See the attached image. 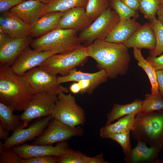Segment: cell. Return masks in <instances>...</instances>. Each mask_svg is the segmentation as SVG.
<instances>
[{
  "label": "cell",
  "mask_w": 163,
  "mask_h": 163,
  "mask_svg": "<svg viewBox=\"0 0 163 163\" xmlns=\"http://www.w3.org/2000/svg\"><path fill=\"white\" fill-rule=\"evenodd\" d=\"M89 157L68 147L66 153L58 157V163H88Z\"/></svg>",
  "instance_id": "33"
},
{
  "label": "cell",
  "mask_w": 163,
  "mask_h": 163,
  "mask_svg": "<svg viewBox=\"0 0 163 163\" xmlns=\"http://www.w3.org/2000/svg\"><path fill=\"white\" fill-rule=\"evenodd\" d=\"M34 94L45 93L58 96L61 92L67 93L68 89L57 83V75H53L38 66L24 75Z\"/></svg>",
  "instance_id": "10"
},
{
  "label": "cell",
  "mask_w": 163,
  "mask_h": 163,
  "mask_svg": "<svg viewBox=\"0 0 163 163\" xmlns=\"http://www.w3.org/2000/svg\"><path fill=\"white\" fill-rule=\"evenodd\" d=\"M141 26L134 18L120 20L113 28L105 40L124 44Z\"/></svg>",
  "instance_id": "19"
},
{
  "label": "cell",
  "mask_w": 163,
  "mask_h": 163,
  "mask_svg": "<svg viewBox=\"0 0 163 163\" xmlns=\"http://www.w3.org/2000/svg\"><path fill=\"white\" fill-rule=\"evenodd\" d=\"M57 100V96L48 93L34 94L20 115L23 127H26L33 119L52 115Z\"/></svg>",
  "instance_id": "8"
},
{
  "label": "cell",
  "mask_w": 163,
  "mask_h": 163,
  "mask_svg": "<svg viewBox=\"0 0 163 163\" xmlns=\"http://www.w3.org/2000/svg\"><path fill=\"white\" fill-rule=\"evenodd\" d=\"M128 48L146 49L153 51L156 45L154 31L150 23L141 25L124 44Z\"/></svg>",
  "instance_id": "18"
},
{
  "label": "cell",
  "mask_w": 163,
  "mask_h": 163,
  "mask_svg": "<svg viewBox=\"0 0 163 163\" xmlns=\"http://www.w3.org/2000/svg\"><path fill=\"white\" fill-rule=\"evenodd\" d=\"M131 134L137 142L150 147L163 146V109L136 116Z\"/></svg>",
  "instance_id": "3"
},
{
  "label": "cell",
  "mask_w": 163,
  "mask_h": 163,
  "mask_svg": "<svg viewBox=\"0 0 163 163\" xmlns=\"http://www.w3.org/2000/svg\"><path fill=\"white\" fill-rule=\"evenodd\" d=\"M110 7L118 15L120 20H125L131 18L135 19L139 16L138 11H135L129 8L121 0H110Z\"/></svg>",
  "instance_id": "30"
},
{
  "label": "cell",
  "mask_w": 163,
  "mask_h": 163,
  "mask_svg": "<svg viewBox=\"0 0 163 163\" xmlns=\"http://www.w3.org/2000/svg\"><path fill=\"white\" fill-rule=\"evenodd\" d=\"M66 142L57 143L55 146L52 145H29L23 144L11 148L19 156L23 159L41 156L60 157L66 153L68 147Z\"/></svg>",
  "instance_id": "14"
},
{
  "label": "cell",
  "mask_w": 163,
  "mask_h": 163,
  "mask_svg": "<svg viewBox=\"0 0 163 163\" xmlns=\"http://www.w3.org/2000/svg\"><path fill=\"white\" fill-rule=\"evenodd\" d=\"M33 40L30 35L20 39H12L0 33V65L11 66L22 51Z\"/></svg>",
  "instance_id": "12"
},
{
  "label": "cell",
  "mask_w": 163,
  "mask_h": 163,
  "mask_svg": "<svg viewBox=\"0 0 163 163\" xmlns=\"http://www.w3.org/2000/svg\"><path fill=\"white\" fill-rule=\"evenodd\" d=\"M88 0H51L46 5L43 15L50 12H63L69 9L78 7L85 8Z\"/></svg>",
  "instance_id": "26"
},
{
  "label": "cell",
  "mask_w": 163,
  "mask_h": 163,
  "mask_svg": "<svg viewBox=\"0 0 163 163\" xmlns=\"http://www.w3.org/2000/svg\"><path fill=\"white\" fill-rule=\"evenodd\" d=\"M58 157L41 156L27 159L23 158L21 163H58Z\"/></svg>",
  "instance_id": "36"
},
{
  "label": "cell",
  "mask_w": 163,
  "mask_h": 163,
  "mask_svg": "<svg viewBox=\"0 0 163 163\" xmlns=\"http://www.w3.org/2000/svg\"><path fill=\"white\" fill-rule=\"evenodd\" d=\"M93 21L87 15L85 8L75 7L63 12L57 28L81 32Z\"/></svg>",
  "instance_id": "16"
},
{
  "label": "cell",
  "mask_w": 163,
  "mask_h": 163,
  "mask_svg": "<svg viewBox=\"0 0 163 163\" xmlns=\"http://www.w3.org/2000/svg\"><path fill=\"white\" fill-rule=\"evenodd\" d=\"M55 54L51 51H37L29 46L19 54L10 67L15 73L24 75L30 69L38 66L50 56Z\"/></svg>",
  "instance_id": "13"
},
{
  "label": "cell",
  "mask_w": 163,
  "mask_h": 163,
  "mask_svg": "<svg viewBox=\"0 0 163 163\" xmlns=\"http://www.w3.org/2000/svg\"><path fill=\"white\" fill-rule=\"evenodd\" d=\"M34 94L24 75L14 72L10 66L0 65V102L14 111L24 110Z\"/></svg>",
  "instance_id": "2"
},
{
  "label": "cell",
  "mask_w": 163,
  "mask_h": 163,
  "mask_svg": "<svg viewBox=\"0 0 163 163\" xmlns=\"http://www.w3.org/2000/svg\"><path fill=\"white\" fill-rule=\"evenodd\" d=\"M69 90L73 94H77L81 92V88L78 82H75L69 87Z\"/></svg>",
  "instance_id": "42"
},
{
  "label": "cell",
  "mask_w": 163,
  "mask_h": 163,
  "mask_svg": "<svg viewBox=\"0 0 163 163\" xmlns=\"http://www.w3.org/2000/svg\"><path fill=\"white\" fill-rule=\"evenodd\" d=\"M84 46L65 54H55L50 56L38 67L51 74L65 76L78 66L83 65L88 57Z\"/></svg>",
  "instance_id": "5"
},
{
  "label": "cell",
  "mask_w": 163,
  "mask_h": 163,
  "mask_svg": "<svg viewBox=\"0 0 163 163\" xmlns=\"http://www.w3.org/2000/svg\"><path fill=\"white\" fill-rule=\"evenodd\" d=\"M53 118L52 115L43 117L30 125L28 127H23L20 124L13 131L7 139L5 141L3 145L5 149L10 148L31 140L40 136Z\"/></svg>",
  "instance_id": "11"
},
{
  "label": "cell",
  "mask_w": 163,
  "mask_h": 163,
  "mask_svg": "<svg viewBox=\"0 0 163 163\" xmlns=\"http://www.w3.org/2000/svg\"><path fill=\"white\" fill-rule=\"evenodd\" d=\"M52 116L53 118L68 126L74 127L83 126L86 122L83 109L76 103L71 94L61 92L57 96Z\"/></svg>",
  "instance_id": "6"
},
{
  "label": "cell",
  "mask_w": 163,
  "mask_h": 163,
  "mask_svg": "<svg viewBox=\"0 0 163 163\" xmlns=\"http://www.w3.org/2000/svg\"><path fill=\"white\" fill-rule=\"evenodd\" d=\"M154 31L156 39L154 50L150 52V55L157 56L163 53V24L156 18L149 21Z\"/></svg>",
  "instance_id": "31"
},
{
  "label": "cell",
  "mask_w": 163,
  "mask_h": 163,
  "mask_svg": "<svg viewBox=\"0 0 163 163\" xmlns=\"http://www.w3.org/2000/svg\"><path fill=\"white\" fill-rule=\"evenodd\" d=\"M108 78L107 74L103 70H99L93 73H89L78 71L75 68L67 76L58 77L57 82L58 84H61L70 82H78L82 80H88L92 82L95 89L101 84L106 82Z\"/></svg>",
  "instance_id": "21"
},
{
  "label": "cell",
  "mask_w": 163,
  "mask_h": 163,
  "mask_svg": "<svg viewBox=\"0 0 163 163\" xmlns=\"http://www.w3.org/2000/svg\"><path fill=\"white\" fill-rule=\"evenodd\" d=\"M24 0H0V13L9 11Z\"/></svg>",
  "instance_id": "37"
},
{
  "label": "cell",
  "mask_w": 163,
  "mask_h": 163,
  "mask_svg": "<svg viewBox=\"0 0 163 163\" xmlns=\"http://www.w3.org/2000/svg\"><path fill=\"white\" fill-rule=\"evenodd\" d=\"M146 60L155 71L163 70V54L158 57L150 55Z\"/></svg>",
  "instance_id": "38"
},
{
  "label": "cell",
  "mask_w": 163,
  "mask_h": 163,
  "mask_svg": "<svg viewBox=\"0 0 163 163\" xmlns=\"http://www.w3.org/2000/svg\"><path fill=\"white\" fill-rule=\"evenodd\" d=\"M161 0V1H163V0Z\"/></svg>",
  "instance_id": "46"
},
{
  "label": "cell",
  "mask_w": 163,
  "mask_h": 163,
  "mask_svg": "<svg viewBox=\"0 0 163 163\" xmlns=\"http://www.w3.org/2000/svg\"><path fill=\"white\" fill-rule=\"evenodd\" d=\"M139 10L145 18L150 21L156 18L160 0H139Z\"/></svg>",
  "instance_id": "32"
},
{
  "label": "cell",
  "mask_w": 163,
  "mask_h": 163,
  "mask_svg": "<svg viewBox=\"0 0 163 163\" xmlns=\"http://www.w3.org/2000/svg\"><path fill=\"white\" fill-rule=\"evenodd\" d=\"M39 1L45 4L48 3L51 0H35Z\"/></svg>",
  "instance_id": "45"
},
{
  "label": "cell",
  "mask_w": 163,
  "mask_h": 163,
  "mask_svg": "<svg viewBox=\"0 0 163 163\" xmlns=\"http://www.w3.org/2000/svg\"><path fill=\"white\" fill-rule=\"evenodd\" d=\"M84 133V130L81 127H71L53 118L43 133L32 144L52 145L66 142L73 137L81 136Z\"/></svg>",
  "instance_id": "9"
},
{
  "label": "cell",
  "mask_w": 163,
  "mask_h": 163,
  "mask_svg": "<svg viewBox=\"0 0 163 163\" xmlns=\"http://www.w3.org/2000/svg\"></svg>",
  "instance_id": "47"
},
{
  "label": "cell",
  "mask_w": 163,
  "mask_h": 163,
  "mask_svg": "<svg viewBox=\"0 0 163 163\" xmlns=\"http://www.w3.org/2000/svg\"><path fill=\"white\" fill-rule=\"evenodd\" d=\"M85 48L88 56L96 61L97 68L104 70L108 78L114 79L126 74L130 57L124 44L97 39Z\"/></svg>",
  "instance_id": "1"
},
{
  "label": "cell",
  "mask_w": 163,
  "mask_h": 163,
  "mask_svg": "<svg viewBox=\"0 0 163 163\" xmlns=\"http://www.w3.org/2000/svg\"><path fill=\"white\" fill-rule=\"evenodd\" d=\"M130 132L110 133L101 137L103 138L110 139L117 142L121 146L125 155H126L132 149L129 139Z\"/></svg>",
  "instance_id": "34"
},
{
  "label": "cell",
  "mask_w": 163,
  "mask_h": 163,
  "mask_svg": "<svg viewBox=\"0 0 163 163\" xmlns=\"http://www.w3.org/2000/svg\"><path fill=\"white\" fill-rule=\"evenodd\" d=\"M46 5L35 0H26L9 11L32 26L43 15Z\"/></svg>",
  "instance_id": "17"
},
{
  "label": "cell",
  "mask_w": 163,
  "mask_h": 163,
  "mask_svg": "<svg viewBox=\"0 0 163 163\" xmlns=\"http://www.w3.org/2000/svg\"><path fill=\"white\" fill-rule=\"evenodd\" d=\"M156 14L158 16V19L163 24V1L161 0Z\"/></svg>",
  "instance_id": "44"
},
{
  "label": "cell",
  "mask_w": 163,
  "mask_h": 163,
  "mask_svg": "<svg viewBox=\"0 0 163 163\" xmlns=\"http://www.w3.org/2000/svg\"><path fill=\"white\" fill-rule=\"evenodd\" d=\"M142 102L143 101L136 99L131 103L126 104H113L111 111L107 114L105 125H108L114 121L132 113L137 115L140 112Z\"/></svg>",
  "instance_id": "23"
},
{
  "label": "cell",
  "mask_w": 163,
  "mask_h": 163,
  "mask_svg": "<svg viewBox=\"0 0 163 163\" xmlns=\"http://www.w3.org/2000/svg\"><path fill=\"white\" fill-rule=\"evenodd\" d=\"M22 159L11 148L0 152V163H21Z\"/></svg>",
  "instance_id": "35"
},
{
  "label": "cell",
  "mask_w": 163,
  "mask_h": 163,
  "mask_svg": "<svg viewBox=\"0 0 163 163\" xmlns=\"http://www.w3.org/2000/svg\"><path fill=\"white\" fill-rule=\"evenodd\" d=\"M103 157L102 153L97 154L93 157H89L88 163H108Z\"/></svg>",
  "instance_id": "41"
},
{
  "label": "cell",
  "mask_w": 163,
  "mask_h": 163,
  "mask_svg": "<svg viewBox=\"0 0 163 163\" xmlns=\"http://www.w3.org/2000/svg\"><path fill=\"white\" fill-rule=\"evenodd\" d=\"M163 109V97L160 93L155 95L151 94L145 95L140 112H151Z\"/></svg>",
  "instance_id": "29"
},
{
  "label": "cell",
  "mask_w": 163,
  "mask_h": 163,
  "mask_svg": "<svg viewBox=\"0 0 163 163\" xmlns=\"http://www.w3.org/2000/svg\"><path fill=\"white\" fill-rule=\"evenodd\" d=\"M81 43L75 30L57 28L33 40L30 46L37 51H49L62 54L84 46Z\"/></svg>",
  "instance_id": "4"
},
{
  "label": "cell",
  "mask_w": 163,
  "mask_h": 163,
  "mask_svg": "<svg viewBox=\"0 0 163 163\" xmlns=\"http://www.w3.org/2000/svg\"><path fill=\"white\" fill-rule=\"evenodd\" d=\"M10 107L0 102V124L8 131H14L20 124V115H15Z\"/></svg>",
  "instance_id": "27"
},
{
  "label": "cell",
  "mask_w": 163,
  "mask_h": 163,
  "mask_svg": "<svg viewBox=\"0 0 163 163\" xmlns=\"http://www.w3.org/2000/svg\"><path fill=\"white\" fill-rule=\"evenodd\" d=\"M62 14L52 12L43 15L31 26V36L37 38L56 28Z\"/></svg>",
  "instance_id": "22"
},
{
  "label": "cell",
  "mask_w": 163,
  "mask_h": 163,
  "mask_svg": "<svg viewBox=\"0 0 163 163\" xmlns=\"http://www.w3.org/2000/svg\"><path fill=\"white\" fill-rule=\"evenodd\" d=\"M156 73L158 90L163 97V70L156 71Z\"/></svg>",
  "instance_id": "39"
},
{
  "label": "cell",
  "mask_w": 163,
  "mask_h": 163,
  "mask_svg": "<svg viewBox=\"0 0 163 163\" xmlns=\"http://www.w3.org/2000/svg\"><path fill=\"white\" fill-rule=\"evenodd\" d=\"M31 26L9 11L1 13L0 33L12 39H20L30 35Z\"/></svg>",
  "instance_id": "15"
},
{
  "label": "cell",
  "mask_w": 163,
  "mask_h": 163,
  "mask_svg": "<svg viewBox=\"0 0 163 163\" xmlns=\"http://www.w3.org/2000/svg\"><path fill=\"white\" fill-rule=\"evenodd\" d=\"M133 54L134 58L138 61V65L141 67L147 74L151 85V93L152 95L160 93L157 81L156 71L150 63L143 57L141 49L133 48Z\"/></svg>",
  "instance_id": "25"
},
{
  "label": "cell",
  "mask_w": 163,
  "mask_h": 163,
  "mask_svg": "<svg viewBox=\"0 0 163 163\" xmlns=\"http://www.w3.org/2000/svg\"><path fill=\"white\" fill-rule=\"evenodd\" d=\"M136 146L125 155V161L127 163L145 162H153L158 157L162 148L158 147H148L146 144L137 142Z\"/></svg>",
  "instance_id": "20"
},
{
  "label": "cell",
  "mask_w": 163,
  "mask_h": 163,
  "mask_svg": "<svg viewBox=\"0 0 163 163\" xmlns=\"http://www.w3.org/2000/svg\"><path fill=\"white\" fill-rule=\"evenodd\" d=\"M9 132L0 124V139L5 141L9 137Z\"/></svg>",
  "instance_id": "43"
},
{
  "label": "cell",
  "mask_w": 163,
  "mask_h": 163,
  "mask_svg": "<svg viewBox=\"0 0 163 163\" xmlns=\"http://www.w3.org/2000/svg\"><path fill=\"white\" fill-rule=\"evenodd\" d=\"M120 21L118 14L109 7L86 28L80 32L81 43L90 45L97 39L105 40L115 25Z\"/></svg>",
  "instance_id": "7"
},
{
  "label": "cell",
  "mask_w": 163,
  "mask_h": 163,
  "mask_svg": "<svg viewBox=\"0 0 163 163\" xmlns=\"http://www.w3.org/2000/svg\"><path fill=\"white\" fill-rule=\"evenodd\" d=\"M121 1L130 9L135 11L139 10V0H121Z\"/></svg>",
  "instance_id": "40"
},
{
  "label": "cell",
  "mask_w": 163,
  "mask_h": 163,
  "mask_svg": "<svg viewBox=\"0 0 163 163\" xmlns=\"http://www.w3.org/2000/svg\"><path fill=\"white\" fill-rule=\"evenodd\" d=\"M108 8V0H88L85 11L87 16L94 21Z\"/></svg>",
  "instance_id": "28"
},
{
  "label": "cell",
  "mask_w": 163,
  "mask_h": 163,
  "mask_svg": "<svg viewBox=\"0 0 163 163\" xmlns=\"http://www.w3.org/2000/svg\"><path fill=\"white\" fill-rule=\"evenodd\" d=\"M136 114L132 113L118 119L114 123L105 126L100 130V136L110 133L131 132Z\"/></svg>",
  "instance_id": "24"
}]
</instances>
